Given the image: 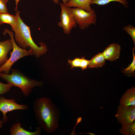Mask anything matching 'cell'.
Instances as JSON below:
<instances>
[{
  "label": "cell",
  "instance_id": "6da1fadb",
  "mask_svg": "<svg viewBox=\"0 0 135 135\" xmlns=\"http://www.w3.org/2000/svg\"><path fill=\"white\" fill-rule=\"evenodd\" d=\"M33 110L38 124L45 131L51 133L57 128V112L49 98H37L33 103Z\"/></svg>",
  "mask_w": 135,
  "mask_h": 135
},
{
  "label": "cell",
  "instance_id": "7a4b0ae2",
  "mask_svg": "<svg viewBox=\"0 0 135 135\" xmlns=\"http://www.w3.org/2000/svg\"><path fill=\"white\" fill-rule=\"evenodd\" d=\"M20 11H16L15 14L17 18L16 24L12 29L15 33L14 40L20 47L32 49L36 57L39 58L47 51V46L44 42H39L40 45L39 47L34 42L31 36L30 27L23 22L20 17Z\"/></svg>",
  "mask_w": 135,
  "mask_h": 135
},
{
  "label": "cell",
  "instance_id": "3957f363",
  "mask_svg": "<svg viewBox=\"0 0 135 135\" xmlns=\"http://www.w3.org/2000/svg\"><path fill=\"white\" fill-rule=\"evenodd\" d=\"M11 70L12 72L10 74L0 72V77L13 86L20 88L26 97L29 96L34 87L41 86L43 84L42 82L30 78L19 70L11 69Z\"/></svg>",
  "mask_w": 135,
  "mask_h": 135
},
{
  "label": "cell",
  "instance_id": "277c9868",
  "mask_svg": "<svg viewBox=\"0 0 135 135\" xmlns=\"http://www.w3.org/2000/svg\"><path fill=\"white\" fill-rule=\"evenodd\" d=\"M4 35L6 33L10 35L13 46L12 51L10 52V57L6 62L2 66H0V72H3L6 74H10L11 67L14 64L20 59L25 56L34 55L33 50L31 49L27 50L19 47L16 42L14 38V34L13 32L6 28L3 32Z\"/></svg>",
  "mask_w": 135,
  "mask_h": 135
},
{
  "label": "cell",
  "instance_id": "5b68a950",
  "mask_svg": "<svg viewBox=\"0 0 135 135\" xmlns=\"http://www.w3.org/2000/svg\"><path fill=\"white\" fill-rule=\"evenodd\" d=\"M76 24L81 30L87 28L92 24L95 25L97 15L94 10L88 12L78 8H71Z\"/></svg>",
  "mask_w": 135,
  "mask_h": 135
},
{
  "label": "cell",
  "instance_id": "8992f818",
  "mask_svg": "<svg viewBox=\"0 0 135 135\" xmlns=\"http://www.w3.org/2000/svg\"><path fill=\"white\" fill-rule=\"evenodd\" d=\"M60 4L61 10L60 20L58 22V25L62 28L64 33L69 34L72 29L77 26V24L71 8L61 2Z\"/></svg>",
  "mask_w": 135,
  "mask_h": 135
},
{
  "label": "cell",
  "instance_id": "52a82bcc",
  "mask_svg": "<svg viewBox=\"0 0 135 135\" xmlns=\"http://www.w3.org/2000/svg\"><path fill=\"white\" fill-rule=\"evenodd\" d=\"M114 116L122 125L132 123L135 120V106H126L120 104Z\"/></svg>",
  "mask_w": 135,
  "mask_h": 135
},
{
  "label": "cell",
  "instance_id": "ba28073f",
  "mask_svg": "<svg viewBox=\"0 0 135 135\" xmlns=\"http://www.w3.org/2000/svg\"><path fill=\"white\" fill-rule=\"evenodd\" d=\"M29 106L26 104H19L14 99H7L2 96H0V111L3 114L2 120L4 123L6 122L8 117L6 113L8 112L16 110H27Z\"/></svg>",
  "mask_w": 135,
  "mask_h": 135
},
{
  "label": "cell",
  "instance_id": "9c48e42d",
  "mask_svg": "<svg viewBox=\"0 0 135 135\" xmlns=\"http://www.w3.org/2000/svg\"><path fill=\"white\" fill-rule=\"evenodd\" d=\"M121 49L118 44L113 43L106 47L102 53L106 60L112 61L119 58Z\"/></svg>",
  "mask_w": 135,
  "mask_h": 135
},
{
  "label": "cell",
  "instance_id": "30bf717a",
  "mask_svg": "<svg viewBox=\"0 0 135 135\" xmlns=\"http://www.w3.org/2000/svg\"><path fill=\"white\" fill-rule=\"evenodd\" d=\"M22 124L18 122L12 125L10 130V135H39L41 133L40 127H36V130L34 132H30L24 129L21 127Z\"/></svg>",
  "mask_w": 135,
  "mask_h": 135
},
{
  "label": "cell",
  "instance_id": "8fae6325",
  "mask_svg": "<svg viewBox=\"0 0 135 135\" xmlns=\"http://www.w3.org/2000/svg\"><path fill=\"white\" fill-rule=\"evenodd\" d=\"M13 49L11 39L3 41H0V66L3 65L8 60V54Z\"/></svg>",
  "mask_w": 135,
  "mask_h": 135
},
{
  "label": "cell",
  "instance_id": "7c38bea8",
  "mask_svg": "<svg viewBox=\"0 0 135 135\" xmlns=\"http://www.w3.org/2000/svg\"><path fill=\"white\" fill-rule=\"evenodd\" d=\"M126 106H135V87L132 86L127 90L123 94L119 102Z\"/></svg>",
  "mask_w": 135,
  "mask_h": 135
},
{
  "label": "cell",
  "instance_id": "4fadbf2b",
  "mask_svg": "<svg viewBox=\"0 0 135 135\" xmlns=\"http://www.w3.org/2000/svg\"><path fill=\"white\" fill-rule=\"evenodd\" d=\"M92 0H69L65 5L67 6L78 8L88 12L94 10L90 6Z\"/></svg>",
  "mask_w": 135,
  "mask_h": 135
},
{
  "label": "cell",
  "instance_id": "5bb4252c",
  "mask_svg": "<svg viewBox=\"0 0 135 135\" xmlns=\"http://www.w3.org/2000/svg\"><path fill=\"white\" fill-rule=\"evenodd\" d=\"M105 60L102 53L99 52L89 60L88 67L90 68L102 67L105 64Z\"/></svg>",
  "mask_w": 135,
  "mask_h": 135
},
{
  "label": "cell",
  "instance_id": "9a60e30c",
  "mask_svg": "<svg viewBox=\"0 0 135 135\" xmlns=\"http://www.w3.org/2000/svg\"><path fill=\"white\" fill-rule=\"evenodd\" d=\"M17 18L16 16L11 14L8 12L0 13V24H10L12 29L16 26Z\"/></svg>",
  "mask_w": 135,
  "mask_h": 135
},
{
  "label": "cell",
  "instance_id": "2e32d148",
  "mask_svg": "<svg viewBox=\"0 0 135 135\" xmlns=\"http://www.w3.org/2000/svg\"><path fill=\"white\" fill-rule=\"evenodd\" d=\"M119 132L124 135H135V121L128 124L122 125Z\"/></svg>",
  "mask_w": 135,
  "mask_h": 135
},
{
  "label": "cell",
  "instance_id": "e0dca14e",
  "mask_svg": "<svg viewBox=\"0 0 135 135\" xmlns=\"http://www.w3.org/2000/svg\"><path fill=\"white\" fill-rule=\"evenodd\" d=\"M117 2L122 4L125 7H128V2L127 0H92L91 4H96L103 5L106 4L111 2Z\"/></svg>",
  "mask_w": 135,
  "mask_h": 135
},
{
  "label": "cell",
  "instance_id": "ac0fdd59",
  "mask_svg": "<svg viewBox=\"0 0 135 135\" xmlns=\"http://www.w3.org/2000/svg\"><path fill=\"white\" fill-rule=\"evenodd\" d=\"M135 47L133 48L132 52L133 54V60L130 64L126 69L124 70L123 72L126 74H133L135 70V56L134 54Z\"/></svg>",
  "mask_w": 135,
  "mask_h": 135
},
{
  "label": "cell",
  "instance_id": "d6986e66",
  "mask_svg": "<svg viewBox=\"0 0 135 135\" xmlns=\"http://www.w3.org/2000/svg\"><path fill=\"white\" fill-rule=\"evenodd\" d=\"M125 31L132 37L134 45L135 46V28L130 24L126 26L123 28Z\"/></svg>",
  "mask_w": 135,
  "mask_h": 135
},
{
  "label": "cell",
  "instance_id": "ffe728a7",
  "mask_svg": "<svg viewBox=\"0 0 135 135\" xmlns=\"http://www.w3.org/2000/svg\"><path fill=\"white\" fill-rule=\"evenodd\" d=\"M13 85L10 83L4 84L0 81V96L9 91Z\"/></svg>",
  "mask_w": 135,
  "mask_h": 135
},
{
  "label": "cell",
  "instance_id": "44dd1931",
  "mask_svg": "<svg viewBox=\"0 0 135 135\" xmlns=\"http://www.w3.org/2000/svg\"><path fill=\"white\" fill-rule=\"evenodd\" d=\"M81 62V58H76L73 60H68V64L71 66V69L76 67H80Z\"/></svg>",
  "mask_w": 135,
  "mask_h": 135
},
{
  "label": "cell",
  "instance_id": "7402d4cb",
  "mask_svg": "<svg viewBox=\"0 0 135 135\" xmlns=\"http://www.w3.org/2000/svg\"><path fill=\"white\" fill-rule=\"evenodd\" d=\"M9 0H0V13L7 12L6 4Z\"/></svg>",
  "mask_w": 135,
  "mask_h": 135
},
{
  "label": "cell",
  "instance_id": "603a6c76",
  "mask_svg": "<svg viewBox=\"0 0 135 135\" xmlns=\"http://www.w3.org/2000/svg\"><path fill=\"white\" fill-rule=\"evenodd\" d=\"M89 62V60L86 59L84 57H82L81 58V62L80 66L82 70L86 69L88 66Z\"/></svg>",
  "mask_w": 135,
  "mask_h": 135
},
{
  "label": "cell",
  "instance_id": "cb8c5ba5",
  "mask_svg": "<svg viewBox=\"0 0 135 135\" xmlns=\"http://www.w3.org/2000/svg\"><path fill=\"white\" fill-rule=\"evenodd\" d=\"M20 0H15L16 4V7L15 8V11L16 12L17 11L18 4Z\"/></svg>",
  "mask_w": 135,
  "mask_h": 135
},
{
  "label": "cell",
  "instance_id": "d4e9b609",
  "mask_svg": "<svg viewBox=\"0 0 135 135\" xmlns=\"http://www.w3.org/2000/svg\"><path fill=\"white\" fill-rule=\"evenodd\" d=\"M4 123L2 120H0V129L2 128Z\"/></svg>",
  "mask_w": 135,
  "mask_h": 135
},
{
  "label": "cell",
  "instance_id": "484cf974",
  "mask_svg": "<svg viewBox=\"0 0 135 135\" xmlns=\"http://www.w3.org/2000/svg\"><path fill=\"white\" fill-rule=\"evenodd\" d=\"M54 2L56 4H58L59 3V0H53Z\"/></svg>",
  "mask_w": 135,
  "mask_h": 135
},
{
  "label": "cell",
  "instance_id": "4316f807",
  "mask_svg": "<svg viewBox=\"0 0 135 135\" xmlns=\"http://www.w3.org/2000/svg\"><path fill=\"white\" fill-rule=\"evenodd\" d=\"M69 0H62L63 4L65 5L67 2H68Z\"/></svg>",
  "mask_w": 135,
  "mask_h": 135
},
{
  "label": "cell",
  "instance_id": "83f0119b",
  "mask_svg": "<svg viewBox=\"0 0 135 135\" xmlns=\"http://www.w3.org/2000/svg\"><path fill=\"white\" fill-rule=\"evenodd\" d=\"M0 26H1V25L0 24Z\"/></svg>",
  "mask_w": 135,
  "mask_h": 135
}]
</instances>
